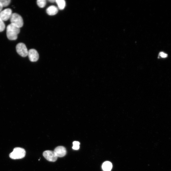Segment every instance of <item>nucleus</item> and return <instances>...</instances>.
<instances>
[{"mask_svg": "<svg viewBox=\"0 0 171 171\" xmlns=\"http://www.w3.org/2000/svg\"><path fill=\"white\" fill-rule=\"evenodd\" d=\"M16 51L17 53L23 57H25L28 55V51L25 44L23 43H20L16 46Z\"/></svg>", "mask_w": 171, "mask_h": 171, "instance_id": "4", "label": "nucleus"}, {"mask_svg": "<svg viewBox=\"0 0 171 171\" xmlns=\"http://www.w3.org/2000/svg\"><path fill=\"white\" fill-rule=\"evenodd\" d=\"M12 14V10L11 9H6L0 12V17L3 21H6L10 18Z\"/></svg>", "mask_w": 171, "mask_h": 171, "instance_id": "6", "label": "nucleus"}, {"mask_svg": "<svg viewBox=\"0 0 171 171\" xmlns=\"http://www.w3.org/2000/svg\"><path fill=\"white\" fill-rule=\"evenodd\" d=\"M26 154L25 150L20 147L15 148L10 154V157L12 159H20L24 158Z\"/></svg>", "mask_w": 171, "mask_h": 171, "instance_id": "2", "label": "nucleus"}, {"mask_svg": "<svg viewBox=\"0 0 171 171\" xmlns=\"http://www.w3.org/2000/svg\"><path fill=\"white\" fill-rule=\"evenodd\" d=\"M49 2L52 3H53L55 2L56 1H55V0H50V1H49Z\"/></svg>", "mask_w": 171, "mask_h": 171, "instance_id": "18", "label": "nucleus"}, {"mask_svg": "<svg viewBox=\"0 0 171 171\" xmlns=\"http://www.w3.org/2000/svg\"><path fill=\"white\" fill-rule=\"evenodd\" d=\"M55 2L61 10L64 9L66 6V2L64 0H56Z\"/></svg>", "mask_w": 171, "mask_h": 171, "instance_id": "11", "label": "nucleus"}, {"mask_svg": "<svg viewBox=\"0 0 171 171\" xmlns=\"http://www.w3.org/2000/svg\"><path fill=\"white\" fill-rule=\"evenodd\" d=\"M3 7L2 5L1 4V3H0V12H1L2 11V9H3Z\"/></svg>", "mask_w": 171, "mask_h": 171, "instance_id": "17", "label": "nucleus"}, {"mask_svg": "<svg viewBox=\"0 0 171 171\" xmlns=\"http://www.w3.org/2000/svg\"><path fill=\"white\" fill-rule=\"evenodd\" d=\"M160 55L163 58H166L168 56L167 54L162 52L160 53Z\"/></svg>", "mask_w": 171, "mask_h": 171, "instance_id": "16", "label": "nucleus"}, {"mask_svg": "<svg viewBox=\"0 0 171 171\" xmlns=\"http://www.w3.org/2000/svg\"><path fill=\"white\" fill-rule=\"evenodd\" d=\"M80 143L78 141H74L73 142L72 148L74 150H78L80 148Z\"/></svg>", "mask_w": 171, "mask_h": 171, "instance_id": "15", "label": "nucleus"}, {"mask_svg": "<svg viewBox=\"0 0 171 171\" xmlns=\"http://www.w3.org/2000/svg\"><path fill=\"white\" fill-rule=\"evenodd\" d=\"M55 153L58 157H63L65 156L67 153L66 149L63 146L56 147L54 151Z\"/></svg>", "mask_w": 171, "mask_h": 171, "instance_id": "8", "label": "nucleus"}, {"mask_svg": "<svg viewBox=\"0 0 171 171\" xmlns=\"http://www.w3.org/2000/svg\"><path fill=\"white\" fill-rule=\"evenodd\" d=\"M28 55L30 61L31 62H35L39 60V55L37 51L34 49H31L28 51Z\"/></svg>", "mask_w": 171, "mask_h": 171, "instance_id": "7", "label": "nucleus"}, {"mask_svg": "<svg viewBox=\"0 0 171 171\" xmlns=\"http://www.w3.org/2000/svg\"><path fill=\"white\" fill-rule=\"evenodd\" d=\"M46 12L49 15H54L58 13V9L55 6H50L47 8Z\"/></svg>", "mask_w": 171, "mask_h": 171, "instance_id": "9", "label": "nucleus"}, {"mask_svg": "<svg viewBox=\"0 0 171 171\" xmlns=\"http://www.w3.org/2000/svg\"><path fill=\"white\" fill-rule=\"evenodd\" d=\"M112 167V163L109 161L104 162L102 166V168L104 171H110Z\"/></svg>", "mask_w": 171, "mask_h": 171, "instance_id": "10", "label": "nucleus"}, {"mask_svg": "<svg viewBox=\"0 0 171 171\" xmlns=\"http://www.w3.org/2000/svg\"><path fill=\"white\" fill-rule=\"evenodd\" d=\"M11 2L10 0H0V3L1 4L3 7L8 6Z\"/></svg>", "mask_w": 171, "mask_h": 171, "instance_id": "13", "label": "nucleus"}, {"mask_svg": "<svg viewBox=\"0 0 171 171\" xmlns=\"http://www.w3.org/2000/svg\"><path fill=\"white\" fill-rule=\"evenodd\" d=\"M10 19L11 24L16 27L20 28L23 26V19L20 15L16 13L12 14Z\"/></svg>", "mask_w": 171, "mask_h": 171, "instance_id": "3", "label": "nucleus"}, {"mask_svg": "<svg viewBox=\"0 0 171 171\" xmlns=\"http://www.w3.org/2000/svg\"><path fill=\"white\" fill-rule=\"evenodd\" d=\"M5 28V25L4 21L0 17V32L3 31Z\"/></svg>", "mask_w": 171, "mask_h": 171, "instance_id": "14", "label": "nucleus"}, {"mask_svg": "<svg viewBox=\"0 0 171 171\" xmlns=\"http://www.w3.org/2000/svg\"><path fill=\"white\" fill-rule=\"evenodd\" d=\"M20 32V28L11 24L8 25L6 28V35L8 39L11 40H16Z\"/></svg>", "mask_w": 171, "mask_h": 171, "instance_id": "1", "label": "nucleus"}, {"mask_svg": "<svg viewBox=\"0 0 171 171\" xmlns=\"http://www.w3.org/2000/svg\"><path fill=\"white\" fill-rule=\"evenodd\" d=\"M43 157L48 161L54 162L56 161L58 157L55 155L54 151L46 150L43 154Z\"/></svg>", "mask_w": 171, "mask_h": 171, "instance_id": "5", "label": "nucleus"}, {"mask_svg": "<svg viewBox=\"0 0 171 171\" xmlns=\"http://www.w3.org/2000/svg\"><path fill=\"white\" fill-rule=\"evenodd\" d=\"M37 3L39 7L42 8L45 7L46 4V0H38Z\"/></svg>", "mask_w": 171, "mask_h": 171, "instance_id": "12", "label": "nucleus"}]
</instances>
